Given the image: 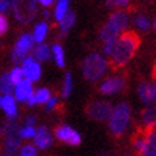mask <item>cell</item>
<instances>
[{"label":"cell","instance_id":"4dcf8cb0","mask_svg":"<svg viewBox=\"0 0 156 156\" xmlns=\"http://www.w3.org/2000/svg\"><path fill=\"white\" fill-rule=\"evenodd\" d=\"M34 136H36V129L33 128V126H24L23 129H22V137H24V139H32Z\"/></svg>","mask_w":156,"mask_h":156},{"label":"cell","instance_id":"44dd1931","mask_svg":"<svg viewBox=\"0 0 156 156\" xmlns=\"http://www.w3.org/2000/svg\"><path fill=\"white\" fill-rule=\"evenodd\" d=\"M14 85L12 83L10 79V73H3L0 77V92L5 96H12V93L14 92Z\"/></svg>","mask_w":156,"mask_h":156},{"label":"cell","instance_id":"60d3db41","mask_svg":"<svg viewBox=\"0 0 156 156\" xmlns=\"http://www.w3.org/2000/svg\"><path fill=\"white\" fill-rule=\"evenodd\" d=\"M3 99H5V96H2V95H0V108L3 106Z\"/></svg>","mask_w":156,"mask_h":156},{"label":"cell","instance_id":"5bb4252c","mask_svg":"<svg viewBox=\"0 0 156 156\" xmlns=\"http://www.w3.org/2000/svg\"><path fill=\"white\" fill-rule=\"evenodd\" d=\"M53 142V137L50 135V132L48 130V128H39L36 130V136H34V146H37L39 149H48Z\"/></svg>","mask_w":156,"mask_h":156},{"label":"cell","instance_id":"ac0fdd59","mask_svg":"<svg viewBox=\"0 0 156 156\" xmlns=\"http://www.w3.org/2000/svg\"><path fill=\"white\" fill-rule=\"evenodd\" d=\"M2 108L5 109L6 115L10 120H14L17 118V108H16V98L13 96H5L3 99V106Z\"/></svg>","mask_w":156,"mask_h":156},{"label":"cell","instance_id":"f35d334b","mask_svg":"<svg viewBox=\"0 0 156 156\" xmlns=\"http://www.w3.org/2000/svg\"><path fill=\"white\" fill-rule=\"evenodd\" d=\"M120 156H139L137 153H135V152H123Z\"/></svg>","mask_w":156,"mask_h":156},{"label":"cell","instance_id":"2e32d148","mask_svg":"<svg viewBox=\"0 0 156 156\" xmlns=\"http://www.w3.org/2000/svg\"><path fill=\"white\" fill-rule=\"evenodd\" d=\"M146 136H147V130L146 129H137L136 132L132 135V137H130V145H132V149L135 153H140L143 149V146H145V143H146Z\"/></svg>","mask_w":156,"mask_h":156},{"label":"cell","instance_id":"7a4b0ae2","mask_svg":"<svg viewBox=\"0 0 156 156\" xmlns=\"http://www.w3.org/2000/svg\"><path fill=\"white\" fill-rule=\"evenodd\" d=\"M129 23H130V17H129V12L126 10H116L109 16L108 22L103 24V27L100 30V39L105 42L108 40H116L120 37L125 32H128Z\"/></svg>","mask_w":156,"mask_h":156},{"label":"cell","instance_id":"d6986e66","mask_svg":"<svg viewBox=\"0 0 156 156\" xmlns=\"http://www.w3.org/2000/svg\"><path fill=\"white\" fill-rule=\"evenodd\" d=\"M152 22L145 13H136L133 16V26L140 30V32H147L152 27Z\"/></svg>","mask_w":156,"mask_h":156},{"label":"cell","instance_id":"484cf974","mask_svg":"<svg viewBox=\"0 0 156 156\" xmlns=\"http://www.w3.org/2000/svg\"><path fill=\"white\" fill-rule=\"evenodd\" d=\"M52 52H53L55 62L57 63V66L59 67L65 66V53H63V48H62L60 44H55L52 48Z\"/></svg>","mask_w":156,"mask_h":156},{"label":"cell","instance_id":"4316f807","mask_svg":"<svg viewBox=\"0 0 156 156\" xmlns=\"http://www.w3.org/2000/svg\"><path fill=\"white\" fill-rule=\"evenodd\" d=\"M10 79H12V83L14 86H19L22 82H23V72H22V67H13L12 72H10Z\"/></svg>","mask_w":156,"mask_h":156},{"label":"cell","instance_id":"3957f363","mask_svg":"<svg viewBox=\"0 0 156 156\" xmlns=\"http://www.w3.org/2000/svg\"><path fill=\"white\" fill-rule=\"evenodd\" d=\"M132 122V108L126 102H120L115 106L112 118L109 120V130L115 137H122Z\"/></svg>","mask_w":156,"mask_h":156},{"label":"cell","instance_id":"277c9868","mask_svg":"<svg viewBox=\"0 0 156 156\" xmlns=\"http://www.w3.org/2000/svg\"><path fill=\"white\" fill-rule=\"evenodd\" d=\"M109 67V60H106L99 53H90L82 62V73L89 82H96L103 77Z\"/></svg>","mask_w":156,"mask_h":156},{"label":"cell","instance_id":"ab89813d","mask_svg":"<svg viewBox=\"0 0 156 156\" xmlns=\"http://www.w3.org/2000/svg\"><path fill=\"white\" fill-rule=\"evenodd\" d=\"M43 16L44 17H50V12L49 10H43Z\"/></svg>","mask_w":156,"mask_h":156},{"label":"cell","instance_id":"6da1fadb","mask_svg":"<svg viewBox=\"0 0 156 156\" xmlns=\"http://www.w3.org/2000/svg\"><path fill=\"white\" fill-rule=\"evenodd\" d=\"M140 46V37L135 30H128L118 37L115 43V49L109 56V66L119 70L128 65L136 55L137 49Z\"/></svg>","mask_w":156,"mask_h":156},{"label":"cell","instance_id":"4fadbf2b","mask_svg":"<svg viewBox=\"0 0 156 156\" xmlns=\"http://www.w3.org/2000/svg\"><path fill=\"white\" fill-rule=\"evenodd\" d=\"M140 128L147 130H156V106L145 108L140 112Z\"/></svg>","mask_w":156,"mask_h":156},{"label":"cell","instance_id":"1f68e13d","mask_svg":"<svg viewBox=\"0 0 156 156\" xmlns=\"http://www.w3.org/2000/svg\"><path fill=\"white\" fill-rule=\"evenodd\" d=\"M118 40V39H116ZM116 40H108V42L103 43V53L106 55V56H110L112 55V52H113L115 49V43H116Z\"/></svg>","mask_w":156,"mask_h":156},{"label":"cell","instance_id":"d6a6232c","mask_svg":"<svg viewBox=\"0 0 156 156\" xmlns=\"http://www.w3.org/2000/svg\"><path fill=\"white\" fill-rule=\"evenodd\" d=\"M7 27H9L7 19H6L3 14H0V36H3V34L7 32Z\"/></svg>","mask_w":156,"mask_h":156},{"label":"cell","instance_id":"ffe728a7","mask_svg":"<svg viewBox=\"0 0 156 156\" xmlns=\"http://www.w3.org/2000/svg\"><path fill=\"white\" fill-rule=\"evenodd\" d=\"M33 57L36 60H40V62H48L50 60V57H52V50L49 48L48 44H37L33 50Z\"/></svg>","mask_w":156,"mask_h":156},{"label":"cell","instance_id":"7402d4cb","mask_svg":"<svg viewBox=\"0 0 156 156\" xmlns=\"http://www.w3.org/2000/svg\"><path fill=\"white\" fill-rule=\"evenodd\" d=\"M48 30H49V26L48 23H37L36 24V27H34V32H33V39L34 42H37L39 44H42L43 43V39L46 37V34H48Z\"/></svg>","mask_w":156,"mask_h":156},{"label":"cell","instance_id":"f1b7e54d","mask_svg":"<svg viewBox=\"0 0 156 156\" xmlns=\"http://www.w3.org/2000/svg\"><path fill=\"white\" fill-rule=\"evenodd\" d=\"M19 156H37V151L34 145H24L19 152Z\"/></svg>","mask_w":156,"mask_h":156},{"label":"cell","instance_id":"83f0119b","mask_svg":"<svg viewBox=\"0 0 156 156\" xmlns=\"http://www.w3.org/2000/svg\"><path fill=\"white\" fill-rule=\"evenodd\" d=\"M72 85H73V80H72V75L67 72L66 76H65V85H63V92H62V95L63 98H67V96L70 95L72 92Z\"/></svg>","mask_w":156,"mask_h":156},{"label":"cell","instance_id":"8992f818","mask_svg":"<svg viewBox=\"0 0 156 156\" xmlns=\"http://www.w3.org/2000/svg\"><path fill=\"white\" fill-rule=\"evenodd\" d=\"M20 139H22V129L16 123H12L9 128H7L5 155L3 156H16V153H19Z\"/></svg>","mask_w":156,"mask_h":156},{"label":"cell","instance_id":"d4e9b609","mask_svg":"<svg viewBox=\"0 0 156 156\" xmlns=\"http://www.w3.org/2000/svg\"><path fill=\"white\" fill-rule=\"evenodd\" d=\"M34 99H36V103H48L52 99L50 90L46 87H40V89L34 90Z\"/></svg>","mask_w":156,"mask_h":156},{"label":"cell","instance_id":"8d00e7d4","mask_svg":"<svg viewBox=\"0 0 156 156\" xmlns=\"http://www.w3.org/2000/svg\"><path fill=\"white\" fill-rule=\"evenodd\" d=\"M52 3H53L52 0H40V5L44 6V7H49V6L52 5Z\"/></svg>","mask_w":156,"mask_h":156},{"label":"cell","instance_id":"7c38bea8","mask_svg":"<svg viewBox=\"0 0 156 156\" xmlns=\"http://www.w3.org/2000/svg\"><path fill=\"white\" fill-rule=\"evenodd\" d=\"M22 72H23V76L26 79H29L30 82L37 80L40 75H42V69H40V65H39L36 59L33 56L26 57V60L22 63Z\"/></svg>","mask_w":156,"mask_h":156},{"label":"cell","instance_id":"836d02e7","mask_svg":"<svg viewBox=\"0 0 156 156\" xmlns=\"http://www.w3.org/2000/svg\"><path fill=\"white\" fill-rule=\"evenodd\" d=\"M56 105H57V98H56V96H52V99L46 103V109H48V110H52Z\"/></svg>","mask_w":156,"mask_h":156},{"label":"cell","instance_id":"52a82bcc","mask_svg":"<svg viewBox=\"0 0 156 156\" xmlns=\"http://www.w3.org/2000/svg\"><path fill=\"white\" fill-rule=\"evenodd\" d=\"M34 39L32 34L24 33L19 37V40L16 42L13 49V53H12V59H13V63H20V62L26 60V56L27 53L32 50L33 48Z\"/></svg>","mask_w":156,"mask_h":156},{"label":"cell","instance_id":"7bdbcfd3","mask_svg":"<svg viewBox=\"0 0 156 156\" xmlns=\"http://www.w3.org/2000/svg\"><path fill=\"white\" fill-rule=\"evenodd\" d=\"M153 79H156V66H155V73H153Z\"/></svg>","mask_w":156,"mask_h":156},{"label":"cell","instance_id":"ba28073f","mask_svg":"<svg viewBox=\"0 0 156 156\" xmlns=\"http://www.w3.org/2000/svg\"><path fill=\"white\" fill-rule=\"evenodd\" d=\"M137 96L146 108L156 106V79L140 82L137 86Z\"/></svg>","mask_w":156,"mask_h":156},{"label":"cell","instance_id":"e0dca14e","mask_svg":"<svg viewBox=\"0 0 156 156\" xmlns=\"http://www.w3.org/2000/svg\"><path fill=\"white\" fill-rule=\"evenodd\" d=\"M139 156H156V130H147L146 143Z\"/></svg>","mask_w":156,"mask_h":156},{"label":"cell","instance_id":"8fae6325","mask_svg":"<svg viewBox=\"0 0 156 156\" xmlns=\"http://www.w3.org/2000/svg\"><path fill=\"white\" fill-rule=\"evenodd\" d=\"M55 135L59 140L65 143H69V145H73V146H77V145H80V135L76 132L73 128L70 126H67V125H62L59 128H56L55 130Z\"/></svg>","mask_w":156,"mask_h":156},{"label":"cell","instance_id":"5b68a950","mask_svg":"<svg viewBox=\"0 0 156 156\" xmlns=\"http://www.w3.org/2000/svg\"><path fill=\"white\" fill-rule=\"evenodd\" d=\"M115 106L108 100H95L87 105L86 108V115L93 120L98 122H106L110 120L112 113H113Z\"/></svg>","mask_w":156,"mask_h":156},{"label":"cell","instance_id":"cb8c5ba5","mask_svg":"<svg viewBox=\"0 0 156 156\" xmlns=\"http://www.w3.org/2000/svg\"><path fill=\"white\" fill-rule=\"evenodd\" d=\"M67 10H69V2H67V0L57 2L56 9H55V19H56L57 23L62 22V19L65 17V14L67 13Z\"/></svg>","mask_w":156,"mask_h":156},{"label":"cell","instance_id":"74e56055","mask_svg":"<svg viewBox=\"0 0 156 156\" xmlns=\"http://www.w3.org/2000/svg\"><path fill=\"white\" fill-rule=\"evenodd\" d=\"M27 103L30 105V106H34V105H36V99H34V93H33V95H32V96H30V98H29Z\"/></svg>","mask_w":156,"mask_h":156},{"label":"cell","instance_id":"f546056e","mask_svg":"<svg viewBox=\"0 0 156 156\" xmlns=\"http://www.w3.org/2000/svg\"><path fill=\"white\" fill-rule=\"evenodd\" d=\"M106 5L113 6L118 10H126L130 7V2H128V0H115V2H108Z\"/></svg>","mask_w":156,"mask_h":156},{"label":"cell","instance_id":"603a6c76","mask_svg":"<svg viewBox=\"0 0 156 156\" xmlns=\"http://www.w3.org/2000/svg\"><path fill=\"white\" fill-rule=\"evenodd\" d=\"M76 22V14L75 12L72 9L67 10V13L65 14V17L62 19V22L59 23V26H60V29L63 30V32H66V30H69V29L73 27V24H75Z\"/></svg>","mask_w":156,"mask_h":156},{"label":"cell","instance_id":"d590c367","mask_svg":"<svg viewBox=\"0 0 156 156\" xmlns=\"http://www.w3.org/2000/svg\"><path fill=\"white\" fill-rule=\"evenodd\" d=\"M34 122H36V118H34V116H29V118L26 119V126H33Z\"/></svg>","mask_w":156,"mask_h":156},{"label":"cell","instance_id":"30bf717a","mask_svg":"<svg viewBox=\"0 0 156 156\" xmlns=\"http://www.w3.org/2000/svg\"><path fill=\"white\" fill-rule=\"evenodd\" d=\"M12 5H13V12L17 20L23 22V23H29L30 20H33L34 13H36V5H37L36 2H29L24 6L22 3H17V2H14Z\"/></svg>","mask_w":156,"mask_h":156},{"label":"cell","instance_id":"e575fe53","mask_svg":"<svg viewBox=\"0 0 156 156\" xmlns=\"http://www.w3.org/2000/svg\"><path fill=\"white\" fill-rule=\"evenodd\" d=\"M7 9H9V3L7 2H0V14H3Z\"/></svg>","mask_w":156,"mask_h":156},{"label":"cell","instance_id":"9c48e42d","mask_svg":"<svg viewBox=\"0 0 156 156\" xmlns=\"http://www.w3.org/2000/svg\"><path fill=\"white\" fill-rule=\"evenodd\" d=\"M126 87V79L123 76H110L100 83L99 92L102 95H116Z\"/></svg>","mask_w":156,"mask_h":156},{"label":"cell","instance_id":"9a60e30c","mask_svg":"<svg viewBox=\"0 0 156 156\" xmlns=\"http://www.w3.org/2000/svg\"><path fill=\"white\" fill-rule=\"evenodd\" d=\"M33 93V86L29 79H23V82L19 86H16V89H14V98H16V100H20V102L29 100V98Z\"/></svg>","mask_w":156,"mask_h":156},{"label":"cell","instance_id":"b9f144b4","mask_svg":"<svg viewBox=\"0 0 156 156\" xmlns=\"http://www.w3.org/2000/svg\"><path fill=\"white\" fill-rule=\"evenodd\" d=\"M152 27L156 30V17H155V20H153V24H152Z\"/></svg>","mask_w":156,"mask_h":156}]
</instances>
